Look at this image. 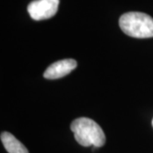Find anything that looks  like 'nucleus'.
I'll return each instance as SVG.
<instances>
[{"instance_id":"obj_3","label":"nucleus","mask_w":153,"mask_h":153,"mask_svg":"<svg viewBox=\"0 0 153 153\" xmlns=\"http://www.w3.org/2000/svg\"><path fill=\"white\" fill-rule=\"evenodd\" d=\"M59 4L60 0H34L28 4L27 11L35 21L47 20L56 14Z\"/></svg>"},{"instance_id":"obj_2","label":"nucleus","mask_w":153,"mask_h":153,"mask_svg":"<svg viewBox=\"0 0 153 153\" xmlns=\"http://www.w3.org/2000/svg\"><path fill=\"white\" fill-rule=\"evenodd\" d=\"M119 26L123 33L136 38L153 37V18L142 12H128L119 19Z\"/></svg>"},{"instance_id":"obj_5","label":"nucleus","mask_w":153,"mask_h":153,"mask_svg":"<svg viewBox=\"0 0 153 153\" xmlns=\"http://www.w3.org/2000/svg\"><path fill=\"white\" fill-rule=\"evenodd\" d=\"M1 141L9 153H29L26 146L10 133L3 132L1 134Z\"/></svg>"},{"instance_id":"obj_1","label":"nucleus","mask_w":153,"mask_h":153,"mask_svg":"<svg viewBox=\"0 0 153 153\" xmlns=\"http://www.w3.org/2000/svg\"><path fill=\"white\" fill-rule=\"evenodd\" d=\"M76 142L82 146L101 147L105 143V135L98 123L88 117L75 119L71 124Z\"/></svg>"},{"instance_id":"obj_4","label":"nucleus","mask_w":153,"mask_h":153,"mask_svg":"<svg viewBox=\"0 0 153 153\" xmlns=\"http://www.w3.org/2000/svg\"><path fill=\"white\" fill-rule=\"evenodd\" d=\"M76 67V61L73 59L58 60L46 69L44 76L47 79H57L66 76Z\"/></svg>"},{"instance_id":"obj_6","label":"nucleus","mask_w":153,"mask_h":153,"mask_svg":"<svg viewBox=\"0 0 153 153\" xmlns=\"http://www.w3.org/2000/svg\"><path fill=\"white\" fill-rule=\"evenodd\" d=\"M152 126H153V120H152Z\"/></svg>"}]
</instances>
